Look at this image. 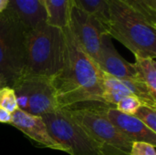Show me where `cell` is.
<instances>
[{"label": "cell", "mask_w": 156, "mask_h": 155, "mask_svg": "<svg viewBox=\"0 0 156 155\" xmlns=\"http://www.w3.org/2000/svg\"><path fill=\"white\" fill-rule=\"evenodd\" d=\"M12 88L16 92L18 110L40 117L59 110L51 79L23 75Z\"/></svg>", "instance_id": "obj_7"}, {"label": "cell", "mask_w": 156, "mask_h": 155, "mask_svg": "<svg viewBox=\"0 0 156 155\" xmlns=\"http://www.w3.org/2000/svg\"><path fill=\"white\" fill-rule=\"evenodd\" d=\"M143 15L151 24L156 26V10L153 9L148 0H119Z\"/></svg>", "instance_id": "obj_17"}, {"label": "cell", "mask_w": 156, "mask_h": 155, "mask_svg": "<svg viewBox=\"0 0 156 155\" xmlns=\"http://www.w3.org/2000/svg\"><path fill=\"white\" fill-rule=\"evenodd\" d=\"M143 105L141 100L135 95H129L122 99L116 105L115 109L124 114L134 115L140 106Z\"/></svg>", "instance_id": "obj_20"}, {"label": "cell", "mask_w": 156, "mask_h": 155, "mask_svg": "<svg viewBox=\"0 0 156 155\" xmlns=\"http://www.w3.org/2000/svg\"><path fill=\"white\" fill-rule=\"evenodd\" d=\"M101 88L102 102L113 107L124 97L132 95L125 79H119L104 71L101 72Z\"/></svg>", "instance_id": "obj_13"}, {"label": "cell", "mask_w": 156, "mask_h": 155, "mask_svg": "<svg viewBox=\"0 0 156 155\" xmlns=\"http://www.w3.org/2000/svg\"><path fill=\"white\" fill-rule=\"evenodd\" d=\"M65 63L61 71L51 79L59 109L83 102H102L101 72L98 64L83 49L67 26Z\"/></svg>", "instance_id": "obj_1"}, {"label": "cell", "mask_w": 156, "mask_h": 155, "mask_svg": "<svg viewBox=\"0 0 156 155\" xmlns=\"http://www.w3.org/2000/svg\"><path fill=\"white\" fill-rule=\"evenodd\" d=\"M12 122V113L3 110L0 108V123L4 124H11Z\"/></svg>", "instance_id": "obj_22"}, {"label": "cell", "mask_w": 156, "mask_h": 155, "mask_svg": "<svg viewBox=\"0 0 156 155\" xmlns=\"http://www.w3.org/2000/svg\"><path fill=\"white\" fill-rule=\"evenodd\" d=\"M108 7L107 34L134 56L156 58V26L119 0H105Z\"/></svg>", "instance_id": "obj_2"}, {"label": "cell", "mask_w": 156, "mask_h": 155, "mask_svg": "<svg viewBox=\"0 0 156 155\" xmlns=\"http://www.w3.org/2000/svg\"><path fill=\"white\" fill-rule=\"evenodd\" d=\"M0 108L9 113H14L18 110L16 92L12 87L5 86L0 89Z\"/></svg>", "instance_id": "obj_18"}, {"label": "cell", "mask_w": 156, "mask_h": 155, "mask_svg": "<svg viewBox=\"0 0 156 155\" xmlns=\"http://www.w3.org/2000/svg\"><path fill=\"white\" fill-rule=\"evenodd\" d=\"M133 116L140 120L151 131L156 132V108L143 104Z\"/></svg>", "instance_id": "obj_19"}, {"label": "cell", "mask_w": 156, "mask_h": 155, "mask_svg": "<svg viewBox=\"0 0 156 155\" xmlns=\"http://www.w3.org/2000/svg\"><path fill=\"white\" fill-rule=\"evenodd\" d=\"M40 2H41V4L45 6V2H46V0H40Z\"/></svg>", "instance_id": "obj_26"}, {"label": "cell", "mask_w": 156, "mask_h": 155, "mask_svg": "<svg viewBox=\"0 0 156 155\" xmlns=\"http://www.w3.org/2000/svg\"><path fill=\"white\" fill-rule=\"evenodd\" d=\"M105 107L103 102L90 101L63 110L98 143L102 155H130L133 142L108 120Z\"/></svg>", "instance_id": "obj_4"}, {"label": "cell", "mask_w": 156, "mask_h": 155, "mask_svg": "<svg viewBox=\"0 0 156 155\" xmlns=\"http://www.w3.org/2000/svg\"><path fill=\"white\" fill-rule=\"evenodd\" d=\"M74 0H46L45 9L47 23L64 28L68 26Z\"/></svg>", "instance_id": "obj_14"}, {"label": "cell", "mask_w": 156, "mask_h": 155, "mask_svg": "<svg viewBox=\"0 0 156 155\" xmlns=\"http://www.w3.org/2000/svg\"><path fill=\"white\" fill-rule=\"evenodd\" d=\"M9 0H0V14L8 7Z\"/></svg>", "instance_id": "obj_23"}, {"label": "cell", "mask_w": 156, "mask_h": 155, "mask_svg": "<svg viewBox=\"0 0 156 155\" xmlns=\"http://www.w3.org/2000/svg\"><path fill=\"white\" fill-rule=\"evenodd\" d=\"M135 57V62L133 63L136 71L137 79L144 83L151 94L156 98V61L155 58Z\"/></svg>", "instance_id": "obj_15"}, {"label": "cell", "mask_w": 156, "mask_h": 155, "mask_svg": "<svg viewBox=\"0 0 156 155\" xmlns=\"http://www.w3.org/2000/svg\"><path fill=\"white\" fill-rule=\"evenodd\" d=\"M74 5L95 16L106 25L108 21V7L105 0H74Z\"/></svg>", "instance_id": "obj_16"}, {"label": "cell", "mask_w": 156, "mask_h": 155, "mask_svg": "<svg viewBox=\"0 0 156 155\" xmlns=\"http://www.w3.org/2000/svg\"><path fill=\"white\" fill-rule=\"evenodd\" d=\"M10 125L20 131L40 147L66 153V150L50 136L46 123L40 116L32 115L17 110L12 113Z\"/></svg>", "instance_id": "obj_9"}, {"label": "cell", "mask_w": 156, "mask_h": 155, "mask_svg": "<svg viewBox=\"0 0 156 155\" xmlns=\"http://www.w3.org/2000/svg\"><path fill=\"white\" fill-rule=\"evenodd\" d=\"M27 30L9 6L0 14V75L10 87L25 71Z\"/></svg>", "instance_id": "obj_5"}, {"label": "cell", "mask_w": 156, "mask_h": 155, "mask_svg": "<svg viewBox=\"0 0 156 155\" xmlns=\"http://www.w3.org/2000/svg\"><path fill=\"white\" fill-rule=\"evenodd\" d=\"M104 113L108 120L132 142H146L156 146V132L151 131L135 116L124 114L110 105H106Z\"/></svg>", "instance_id": "obj_10"}, {"label": "cell", "mask_w": 156, "mask_h": 155, "mask_svg": "<svg viewBox=\"0 0 156 155\" xmlns=\"http://www.w3.org/2000/svg\"><path fill=\"white\" fill-rule=\"evenodd\" d=\"M8 6L27 29L34 28L47 21L46 9L40 0H9Z\"/></svg>", "instance_id": "obj_12"}, {"label": "cell", "mask_w": 156, "mask_h": 155, "mask_svg": "<svg viewBox=\"0 0 156 155\" xmlns=\"http://www.w3.org/2000/svg\"><path fill=\"white\" fill-rule=\"evenodd\" d=\"M68 26L83 49L98 63L103 37L108 35L105 25L95 16L73 5Z\"/></svg>", "instance_id": "obj_8"}, {"label": "cell", "mask_w": 156, "mask_h": 155, "mask_svg": "<svg viewBox=\"0 0 156 155\" xmlns=\"http://www.w3.org/2000/svg\"><path fill=\"white\" fill-rule=\"evenodd\" d=\"M5 86H8V85H7V82H6V80L0 75V89H1L2 87H5Z\"/></svg>", "instance_id": "obj_24"}, {"label": "cell", "mask_w": 156, "mask_h": 155, "mask_svg": "<svg viewBox=\"0 0 156 155\" xmlns=\"http://www.w3.org/2000/svg\"><path fill=\"white\" fill-rule=\"evenodd\" d=\"M50 136L69 155H102L98 143L63 110L41 116Z\"/></svg>", "instance_id": "obj_6"}, {"label": "cell", "mask_w": 156, "mask_h": 155, "mask_svg": "<svg viewBox=\"0 0 156 155\" xmlns=\"http://www.w3.org/2000/svg\"><path fill=\"white\" fill-rule=\"evenodd\" d=\"M97 64L102 71L119 79H137L133 64L128 62L119 54L109 35L103 37L101 55Z\"/></svg>", "instance_id": "obj_11"}, {"label": "cell", "mask_w": 156, "mask_h": 155, "mask_svg": "<svg viewBox=\"0 0 156 155\" xmlns=\"http://www.w3.org/2000/svg\"><path fill=\"white\" fill-rule=\"evenodd\" d=\"M148 2H149L150 5L152 6V8L156 10V0H148Z\"/></svg>", "instance_id": "obj_25"}, {"label": "cell", "mask_w": 156, "mask_h": 155, "mask_svg": "<svg viewBox=\"0 0 156 155\" xmlns=\"http://www.w3.org/2000/svg\"><path fill=\"white\" fill-rule=\"evenodd\" d=\"M155 147L146 142H133L130 155H156Z\"/></svg>", "instance_id": "obj_21"}, {"label": "cell", "mask_w": 156, "mask_h": 155, "mask_svg": "<svg viewBox=\"0 0 156 155\" xmlns=\"http://www.w3.org/2000/svg\"><path fill=\"white\" fill-rule=\"evenodd\" d=\"M66 56L64 30L43 22L27 29L23 75L55 78L63 69Z\"/></svg>", "instance_id": "obj_3"}]
</instances>
